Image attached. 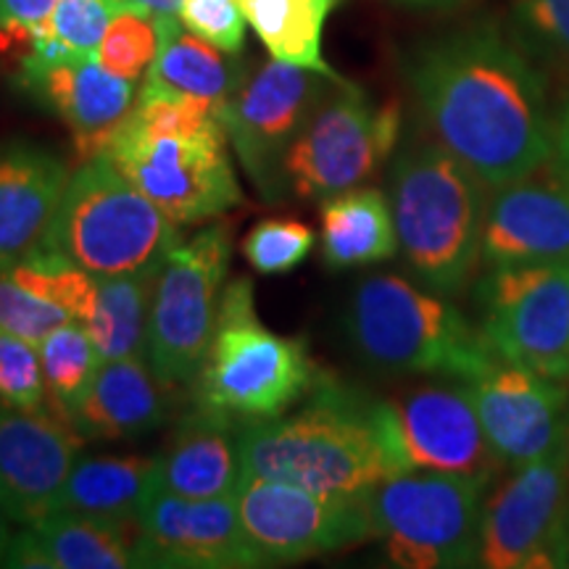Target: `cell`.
<instances>
[{"mask_svg": "<svg viewBox=\"0 0 569 569\" xmlns=\"http://www.w3.org/2000/svg\"><path fill=\"white\" fill-rule=\"evenodd\" d=\"M407 80L432 138L488 190L532 177L553 159L543 74L498 27L475 24L419 46Z\"/></svg>", "mask_w": 569, "mask_h": 569, "instance_id": "1", "label": "cell"}, {"mask_svg": "<svg viewBox=\"0 0 569 569\" xmlns=\"http://www.w3.org/2000/svg\"><path fill=\"white\" fill-rule=\"evenodd\" d=\"M377 403L325 372L293 415L240 425L246 478L282 480L336 496L367 493L398 475Z\"/></svg>", "mask_w": 569, "mask_h": 569, "instance_id": "2", "label": "cell"}, {"mask_svg": "<svg viewBox=\"0 0 569 569\" xmlns=\"http://www.w3.org/2000/svg\"><path fill=\"white\" fill-rule=\"evenodd\" d=\"M488 184L440 142H411L390 172L398 251L415 280L453 298L482 264Z\"/></svg>", "mask_w": 569, "mask_h": 569, "instance_id": "3", "label": "cell"}, {"mask_svg": "<svg viewBox=\"0 0 569 569\" xmlns=\"http://www.w3.org/2000/svg\"><path fill=\"white\" fill-rule=\"evenodd\" d=\"M346 332L369 367L390 375H438L469 382L498 356L446 296L398 274L367 277L346 309Z\"/></svg>", "mask_w": 569, "mask_h": 569, "instance_id": "4", "label": "cell"}, {"mask_svg": "<svg viewBox=\"0 0 569 569\" xmlns=\"http://www.w3.org/2000/svg\"><path fill=\"white\" fill-rule=\"evenodd\" d=\"M177 243V222L106 156H96L69 174L42 248L92 277H124L159 274Z\"/></svg>", "mask_w": 569, "mask_h": 569, "instance_id": "5", "label": "cell"}, {"mask_svg": "<svg viewBox=\"0 0 569 569\" xmlns=\"http://www.w3.org/2000/svg\"><path fill=\"white\" fill-rule=\"evenodd\" d=\"M322 375L301 338L277 336L259 322L248 277L227 284L209 353L193 382L196 401L238 422L272 419L309 396Z\"/></svg>", "mask_w": 569, "mask_h": 569, "instance_id": "6", "label": "cell"}, {"mask_svg": "<svg viewBox=\"0 0 569 569\" xmlns=\"http://www.w3.org/2000/svg\"><path fill=\"white\" fill-rule=\"evenodd\" d=\"M488 488L461 475H390L365 493L372 538L403 569L480 567Z\"/></svg>", "mask_w": 569, "mask_h": 569, "instance_id": "7", "label": "cell"}, {"mask_svg": "<svg viewBox=\"0 0 569 569\" xmlns=\"http://www.w3.org/2000/svg\"><path fill=\"white\" fill-rule=\"evenodd\" d=\"M224 127L151 132L127 113L103 156L177 224L217 219L243 203Z\"/></svg>", "mask_w": 569, "mask_h": 569, "instance_id": "8", "label": "cell"}, {"mask_svg": "<svg viewBox=\"0 0 569 569\" xmlns=\"http://www.w3.org/2000/svg\"><path fill=\"white\" fill-rule=\"evenodd\" d=\"M401 138V106L375 103L359 84L340 82L290 146L284 159L288 190L301 201L359 188L382 169Z\"/></svg>", "mask_w": 569, "mask_h": 569, "instance_id": "9", "label": "cell"}, {"mask_svg": "<svg viewBox=\"0 0 569 569\" xmlns=\"http://www.w3.org/2000/svg\"><path fill=\"white\" fill-rule=\"evenodd\" d=\"M230 253V224H209L188 243H177L156 277L148 361L167 386L196 382L201 372L217 327Z\"/></svg>", "mask_w": 569, "mask_h": 569, "instance_id": "10", "label": "cell"}, {"mask_svg": "<svg viewBox=\"0 0 569 569\" xmlns=\"http://www.w3.org/2000/svg\"><path fill=\"white\" fill-rule=\"evenodd\" d=\"M475 303L498 359L569 382V261L488 269Z\"/></svg>", "mask_w": 569, "mask_h": 569, "instance_id": "11", "label": "cell"}, {"mask_svg": "<svg viewBox=\"0 0 569 569\" xmlns=\"http://www.w3.org/2000/svg\"><path fill=\"white\" fill-rule=\"evenodd\" d=\"M480 567H569V427L543 457L517 467L486 498Z\"/></svg>", "mask_w": 569, "mask_h": 569, "instance_id": "12", "label": "cell"}, {"mask_svg": "<svg viewBox=\"0 0 569 569\" xmlns=\"http://www.w3.org/2000/svg\"><path fill=\"white\" fill-rule=\"evenodd\" d=\"M330 82V77L319 71L272 59L246 77L240 90L219 111L240 167L264 201L280 203L284 193H290L284 159L322 103Z\"/></svg>", "mask_w": 569, "mask_h": 569, "instance_id": "13", "label": "cell"}, {"mask_svg": "<svg viewBox=\"0 0 569 569\" xmlns=\"http://www.w3.org/2000/svg\"><path fill=\"white\" fill-rule=\"evenodd\" d=\"M396 472H443L493 482L503 465L490 448L467 382L425 386L377 403Z\"/></svg>", "mask_w": 569, "mask_h": 569, "instance_id": "14", "label": "cell"}, {"mask_svg": "<svg viewBox=\"0 0 569 569\" xmlns=\"http://www.w3.org/2000/svg\"><path fill=\"white\" fill-rule=\"evenodd\" d=\"M234 507L264 565L311 559L372 538L365 493L336 496L282 480L243 478Z\"/></svg>", "mask_w": 569, "mask_h": 569, "instance_id": "15", "label": "cell"}, {"mask_svg": "<svg viewBox=\"0 0 569 569\" xmlns=\"http://www.w3.org/2000/svg\"><path fill=\"white\" fill-rule=\"evenodd\" d=\"M134 567L251 569L264 561L240 525L234 496L196 501L153 490L138 522Z\"/></svg>", "mask_w": 569, "mask_h": 569, "instance_id": "16", "label": "cell"}, {"mask_svg": "<svg viewBox=\"0 0 569 569\" xmlns=\"http://www.w3.org/2000/svg\"><path fill=\"white\" fill-rule=\"evenodd\" d=\"M82 438L59 415L0 401V509L34 525L59 509Z\"/></svg>", "mask_w": 569, "mask_h": 569, "instance_id": "17", "label": "cell"}, {"mask_svg": "<svg viewBox=\"0 0 569 569\" xmlns=\"http://www.w3.org/2000/svg\"><path fill=\"white\" fill-rule=\"evenodd\" d=\"M467 388L488 443L507 469L543 457L569 427V382L498 361Z\"/></svg>", "mask_w": 569, "mask_h": 569, "instance_id": "18", "label": "cell"}, {"mask_svg": "<svg viewBox=\"0 0 569 569\" xmlns=\"http://www.w3.org/2000/svg\"><path fill=\"white\" fill-rule=\"evenodd\" d=\"M569 261V182L517 180L493 190L482 230V264L538 267Z\"/></svg>", "mask_w": 569, "mask_h": 569, "instance_id": "19", "label": "cell"}, {"mask_svg": "<svg viewBox=\"0 0 569 569\" xmlns=\"http://www.w3.org/2000/svg\"><path fill=\"white\" fill-rule=\"evenodd\" d=\"M19 82L69 127L80 161L103 156L113 130L138 101L134 82L113 74L98 59L21 69Z\"/></svg>", "mask_w": 569, "mask_h": 569, "instance_id": "20", "label": "cell"}, {"mask_svg": "<svg viewBox=\"0 0 569 569\" xmlns=\"http://www.w3.org/2000/svg\"><path fill=\"white\" fill-rule=\"evenodd\" d=\"M167 382L146 356L101 361L90 386L67 409L56 411L82 440H132L169 419Z\"/></svg>", "mask_w": 569, "mask_h": 569, "instance_id": "21", "label": "cell"}, {"mask_svg": "<svg viewBox=\"0 0 569 569\" xmlns=\"http://www.w3.org/2000/svg\"><path fill=\"white\" fill-rule=\"evenodd\" d=\"M67 163L32 142L0 148V274L40 251L67 190Z\"/></svg>", "mask_w": 569, "mask_h": 569, "instance_id": "22", "label": "cell"}, {"mask_svg": "<svg viewBox=\"0 0 569 569\" xmlns=\"http://www.w3.org/2000/svg\"><path fill=\"white\" fill-rule=\"evenodd\" d=\"M238 432V419L196 401L156 459V490L196 501L234 496L246 478Z\"/></svg>", "mask_w": 569, "mask_h": 569, "instance_id": "23", "label": "cell"}, {"mask_svg": "<svg viewBox=\"0 0 569 569\" xmlns=\"http://www.w3.org/2000/svg\"><path fill=\"white\" fill-rule=\"evenodd\" d=\"M127 525L53 511L17 532L0 567L24 569H127L134 540Z\"/></svg>", "mask_w": 569, "mask_h": 569, "instance_id": "24", "label": "cell"}, {"mask_svg": "<svg viewBox=\"0 0 569 569\" xmlns=\"http://www.w3.org/2000/svg\"><path fill=\"white\" fill-rule=\"evenodd\" d=\"M159 51L142 82V96L190 98L224 106L246 82V67L234 53L213 48L188 30L177 17H156Z\"/></svg>", "mask_w": 569, "mask_h": 569, "instance_id": "25", "label": "cell"}, {"mask_svg": "<svg viewBox=\"0 0 569 569\" xmlns=\"http://www.w3.org/2000/svg\"><path fill=\"white\" fill-rule=\"evenodd\" d=\"M322 261L332 272L380 264L398 253L393 206L375 188H353L322 201Z\"/></svg>", "mask_w": 569, "mask_h": 569, "instance_id": "26", "label": "cell"}, {"mask_svg": "<svg viewBox=\"0 0 569 569\" xmlns=\"http://www.w3.org/2000/svg\"><path fill=\"white\" fill-rule=\"evenodd\" d=\"M156 490V459L80 457L61 490L59 509L106 519L138 530L140 515Z\"/></svg>", "mask_w": 569, "mask_h": 569, "instance_id": "27", "label": "cell"}, {"mask_svg": "<svg viewBox=\"0 0 569 569\" xmlns=\"http://www.w3.org/2000/svg\"><path fill=\"white\" fill-rule=\"evenodd\" d=\"M248 27L274 61L293 63L332 82H346L322 56V34L330 13L343 0H238Z\"/></svg>", "mask_w": 569, "mask_h": 569, "instance_id": "28", "label": "cell"}, {"mask_svg": "<svg viewBox=\"0 0 569 569\" xmlns=\"http://www.w3.org/2000/svg\"><path fill=\"white\" fill-rule=\"evenodd\" d=\"M156 277L159 274L96 277V298L84 327L103 361L132 356L148 359V322Z\"/></svg>", "mask_w": 569, "mask_h": 569, "instance_id": "29", "label": "cell"}, {"mask_svg": "<svg viewBox=\"0 0 569 569\" xmlns=\"http://www.w3.org/2000/svg\"><path fill=\"white\" fill-rule=\"evenodd\" d=\"M38 351L42 375H46V390L53 398L56 411L67 409L74 398H80L103 361L82 322L61 325L42 340Z\"/></svg>", "mask_w": 569, "mask_h": 569, "instance_id": "30", "label": "cell"}, {"mask_svg": "<svg viewBox=\"0 0 569 569\" xmlns=\"http://www.w3.org/2000/svg\"><path fill=\"white\" fill-rule=\"evenodd\" d=\"M9 274L30 293L67 309L74 322L84 325V319L90 317L92 298H96V277L84 272L82 267L71 264L67 256L40 248V251L27 256L21 264L9 269Z\"/></svg>", "mask_w": 569, "mask_h": 569, "instance_id": "31", "label": "cell"}, {"mask_svg": "<svg viewBox=\"0 0 569 569\" xmlns=\"http://www.w3.org/2000/svg\"><path fill=\"white\" fill-rule=\"evenodd\" d=\"M156 51H159L156 17L140 11H117L98 46L96 59L113 74L138 82L151 69Z\"/></svg>", "mask_w": 569, "mask_h": 569, "instance_id": "32", "label": "cell"}, {"mask_svg": "<svg viewBox=\"0 0 569 569\" xmlns=\"http://www.w3.org/2000/svg\"><path fill=\"white\" fill-rule=\"evenodd\" d=\"M315 232L298 219H261L243 240V256L256 272H293L315 251Z\"/></svg>", "mask_w": 569, "mask_h": 569, "instance_id": "33", "label": "cell"}, {"mask_svg": "<svg viewBox=\"0 0 569 569\" xmlns=\"http://www.w3.org/2000/svg\"><path fill=\"white\" fill-rule=\"evenodd\" d=\"M117 11L113 0H59L46 32L67 48L71 59H96Z\"/></svg>", "mask_w": 569, "mask_h": 569, "instance_id": "34", "label": "cell"}, {"mask_svg": "<svg viewBox=\"0 0 569 569\" xmlns=\"http://www.w3.org/2000/svg\"><path fill=\"white\" fill-rule=\"evenodd\" d=\"M67 322H74L67 309L21 288L9 272L0 274V330L40 346Z\"/></svg>", "mask_w": 569, "mask_h": 569, "instance_id": "35", "label": "cell"}, {"mask_svg": "<svg viewBox=\"0 0 569 569\" xmlns=\"http://www.w3.org/2000/svg\"><path fill=\"white\" fill-rule=\"evenodd\" d=\"M46 396L38 346L0 330V401L17 409H42Z\"/></svg>", "mask_w": 569, "mask_h": 569, "instance_id": "36", "label": "cell"}, {"mask_svg": "<svg viewBox=\"0 0 569 569\" xmlns=\"http://www.w3.org/2000/svg\"><path fill=\"white\" fill-rule=\"evenodd\" d=\"M180 24L196 38L224 53L240 56L246 42V17L238 0H182Z\"/></svg>", "mask_w": 569, "mask_h": 569, "instance_id": "37", "label": "cell"}, {"mask_svg": "<svg viewBox=\"0 0 569 569\" xmlns=\"http://www.w3.org/2000/svg\"><path fill=\"white\" fill-rule=\"evenodd\" d=\"M59 0H0V53H19L48 30Z\"/></svg>", "mask_w": 569, "mask_h": 569, "instance_id": "38", "label": "cell"}, {"mask_svg": "<svg viewBox=\"0 0 569 569\" xmlns=\"http://www.w3.org/2000/svg\"><path fill=\"white\" fill-rule=\"evenodd\" d=\"M522 17L538 42L569 61V0H522Z\"/></svg>", "mask_w": 569, "mask_h": 569, "instance_id": "39", "label": "cell"}, {"mask_svg": "<svg viewBox=\"0 0 569 569\" xmlns=\"http://www.w3.org/2000/svg\"><path fill=\"white\" fill-rule=\"evenodd\" d=\"M553 167L561 180L569 182V98L553 113Z\"/></svg>", "mask_w": 569, "mask_h": 569, "instance_id": "40", "label": "cell"}, {"mask_svg": "<svg viewBox=\"0 0 569 569\" xmlns=\"http://www.w3.org/2000/svg\"><path fill=\"white\" fill-rule=\"evenodd\" d=\"M119 11H140L148 17H177L182 0H113Z\"/></svg>", "mask_w": 569, "mask_h": 569, "instance_id": "41", "label": "cell"}, {"mask_svg": "<svg viewBox=\"0 0 569 569\" xmlns=\"http://www.w3.org/2000/svg\"><path fill=\"white\" fill-rule=\"evenodd\" d=\"M11 540H13V532L9 528V517H6V511L0 509V565H3V557L6 551H9Z\"/></svg>", "mask_w": 569, "mask_h": 569, "instance_id": "42", "label": "cell"}, {"mask_svg": "<svg viewBox=\"0 0 569 569\" xmlns=\"http://www.w3.org/2000/svg\"><path fill=\"white\" fill-rule=\"evenodd\" d=\"M419 3H430V0H419Z\"/></svg>", "mask_w": 569, "mask_h": 569, "instance_id": "43", "label": "cell"}]
</instances>
